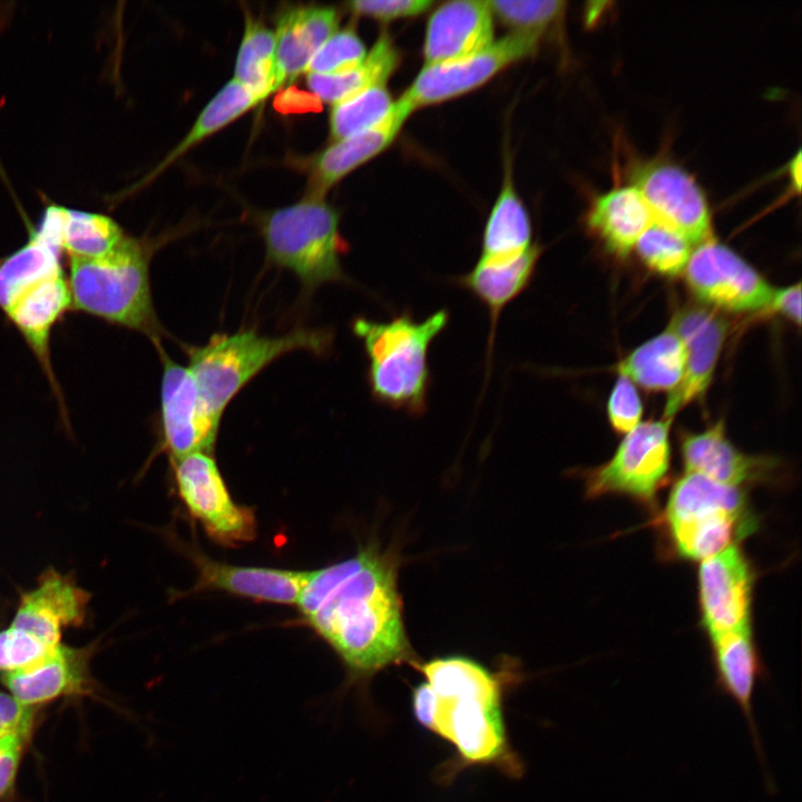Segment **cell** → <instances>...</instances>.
<instances>
[{"instance_id": "obj_1", "label": "cell", "mask_w": 802, "mask_h": 802, "mask_svg": "<svg viewBox=\"0 0 802 802\" xmlns=\"http://www.w3.org/2000/svg\"><path fill=\"white\" fill-rule=\"evenodd\" d=\"M302 623L333 651L349 685L418 663L398 589V559L369 542L349 558L309 570L297 603Z\"/></svg>"}, {"instance_id": "obj_2", "label": "cell", "mask_w": 802, "mask_h": 802, "mask_svg": "<svg viewBox=\"0 0 802 802\" xmlns=\"http://www.w3.org/2000/svg\"><path fill=\"white\" fill-rule=\"evenodd\" d=\"M414 667L424 677L412 689L417 722L456 751L458 766H495L517 775L502 712L503 679L460 655L434 657Z\"/></svg>"}, {"instance_id": "obj_3", "label": "cell", "mask_w": 802, "mask_h": 802, "mask_svg": "<svg viewBox=\"0 0 802 802\" xmlns=\"http://www.w3.org/2000/svg\"><path fill=\"white\" fill-rule=\"evenodd\" d=\"M448 322L446 309L423 320L409 312L388 321L353 320L352 331L366 355V381L376 402L413 417L426 412L431 384L429 350Z\"/></svg>"}, {"instance_id": "obj_4", "label": "cell", "mask_w": 802, "mask_h": 802, "mask_svg": "<svg viewBox=\"0 0 802 802\" xmlns=\"http://www.w3.org/2000/svg\"><path fill=\"white\" fill-rule=\"evenodd\" d=\"M68 258L72 311L137 331L162 346L166 332L154 307L150 254L141 241L125 235L100 257Z\"/></svg>"}, {"instance_id": "obj_5", "label": "cell", "mask_w": 802, "mask_h": 802, "mask_svg": "<svg viewBox=\"0 0 802 802\" xmlns=\"http://www.w3.org/2000/svg\"><path fill=\"white\" fill-rule=\"evenodd\" d=\"M658 520L676 556L692 561L736 545L757 527L742 488L694 472L676 480Z\"/></svg>"}, {"instance_id": "obj_6", "label": "cell", "mask_w": 802, "mask_h": 802, "mask_svg": "<svg viewBox=\"0 0 802 802\" xmlns=\"http://www.w3.org/2000/svg\"><path fill=\"white\" fill-rule=\"evenodd\" d=\"M332 341L330 331L306 327L280 336L253 329L219 333L204 345L187 348V368L209 411L221 420L234 397L273 361L299 350L327 354Z\"/></svg>"}, {"instance_id": "obj_7", "label": "cell", "mask_w": 802, "mask_h": 802, "mask_svg": "<svg viewBox=\"0 0 802 802\" xmlns=\"http://www.w3.org/2000/svg\"><path fill=\"white\" fill-rule=\"evenodd\" d=\"M338 212L324 198L306 197L274 209L260 223L266 257L291 271L305 295L329 283H348Z\"/></svg>"}, {"instance_id": "obj_8", "label": "cell", "mask_w": 802, "mask_h": 802, "mask_svg": "<svg viewBox=\"0 0 802 802\" xmlns=\"http://www.w3.org/2000/svg\"><path fill=\"white\" fill-rule=\"evenodd\" d=\"M671 423L664 418L640 422L626 433L610 460L584 473L586 496L623 495L655 509L669 473Z\"/></svg>"}, {"instance_id": "obj_9", "label": "cell", "mask_w": 802, "mask_h": 802, "mask_svg": "<svg viewBox=\"0 0 802 802\" xmlns=\"http://www.w3.org/2000/svg\"><path fill=\"white\" fill-rule=\"evenodd\" d=\"M172 463L182 503L214 542L232 548L256 538L254 509L234 500L213 453H192Z\"/></svg>"}, {"instance_id": "obj_10", "label": "cell", "mask_w": 802, "mask_h": 802, "mask_svg": "<svg viewBox=\"0 0 802 802\" xmlns=\"http://www.w3.org/2000/svg\"><path fill=\"white\" fill-rule=\"evenodd\" d=\"M540 40L535 35L512 32L469 56L426 65L399 100L413 113L463 95L511 63L532 56Z\"/></svg>"}, {"instance_id": "obj_11", "label": "cell", "mask_w": 802, "mask_h": 802, "mask_svg": "<svg viewBox=\"0 0 802 802\" xmlns=\"http://www.w3.org/2000/svg\"><path fill=\"white\" fill-rule=\"evenodd\" d=\"M684 273L698 300L728 312L766 310L774 290L746 261L715 238L696 245Z\"/></svg>"}, {"instance_id": "obj_12", "label": "cell", "mask_w": 802, "mask_h": 802, "mask_svg": "<svg viewBox=\"0 0 802 802\" xmlns=\"http://www.w3.org/2000/svg\"><path fill=\"white\" fill-rule=\"evenodd\" d=\"M630 180L655 223L678 233L692 245L714 238L707 198L685 169L666 162L645 163L633 169Z\"/></svg>"}, {"instance_id": "obj_13", "label": "cell", "mask_w": 802, "mask_h": 802, "mask_svg": "<svg viewBox=\"0 0 802 802\" xmlns=\"http://www.w3.org/2000/svg\"><path fill=\"white\" fill-rule=\"evenodd\" d=\"M162 447L172 460L197 452L213 453L221 420L206 405L188 370L158 349Z\"/></svg>"}, {"instance_id": "obj_14", "label": "cell", "mask_w": 802, "mask_h": 802, "mask_svg": "<svg viewBox=\"0 0 802 802\" xmlns=\"http://www.w3.org/2000/svg\"><path fill=\"white\" fill-rule=\"evenodd\" d=\"M755 575L736 545L701 561L698 602L707 635L751 628Z\"/></svg>"}, {"instance_id": "obj_15", "label": "cell", "mask_w": 802, "mask_h": 802, "mask_svg": "<svg viewBox=\"0 0 802 802\" xmlns=\"http://www.w3.org/2000/svg\"><path fill=\"white\" fill-rule=\"evenodd\" d=\"M90 598L71 574L48 568L36 586L21 595L10 626L57 647L66 628L85 624Z\"/></svg>"}, {"instance_id": "obj_16", "label": "cell", "mask_w": 802, "mask_h": 802, "mask_svg": "<svg viewBox=\"0 0 802 802\" xmlns=\"http://www.w3.org/2000/svg\"><path fill=\"white\" fill-rule=\"evenodd\" d=\"M669 326L681 338L685 350L682 381L669 392L662 417L673 420L679 410L703 395L710 385L728 324L713 309L687 306L674 314Z\"/></svg>"}, {"instance_id": "obj_17", "label": "cell", "mask_w": 802, "mask_h": 802, "mask_svg": "<svg viewBox=\"0 0 802 802\" xmlns=\"http://www.w3.org/2000/svg\"><path fill=\"white\" fill-rule=\"evenodd\" d=\"M681 456L685 472L736 488L782 480L777 459L739 450L728 440L722 420L704 431L685 434L681 441Z\"/></svg>"}, {"instance_id": "obj_18", "label": "cell", "mask_w": 802, "mask_h": 802, "mask_svg": "<svg viewBox=\"0 0 802 802\" xmlns=\"http://www.w3.org/2000/svg\"><path fill=\"white\" fill-rule=\"evenodd\" d=\"M187 552L196 569V580L186 595L215 590L261 603L296 605L309 571L233 565L196 549L187 548Z\"/></svg>"}, {"instance_id": "obj_19", "label": "cell", "mask_w": 802, "mask_h": 802, "mask_svg": "<svg viewBox=\"0 0 802 802\" xmlns=\"http://www.w3.org/2000/svg\"><path fill=\"white\" fill-rule=\"evenodd\" d=\"M96 643L85 647L59 644L43 661L26 669L2 674L10 695L27 707L62 696L87 695L94 689L90 661Z\"/></svg>"}, {"instance_id": "obj_20", "label": "cell", "mask_w": 802, "mask_h": 802, "mask_svg": "<svg viewBox=\"0 0 802 802\" xmlns=\"http://www.w3.org/2000/svg\"><path fill=\"white\" fill-rule=\"evenodd\" d=\"M711 653L716 686L741 711L760 762L764 752L754 716L753 698L764 667L751 628L711 635Z\"/></svg>"}, {"instance_id": "obj_21", "label": "cell", "mask_w": 802, "mask_h": 802, "mask_svg": "<svg viewBox=\"0 0 802 802\" xmlns=\"http://www.w3.org/2000/svg\"><path fill=\"white\" fill-rule=\"evenodd\" d=\"M493 41V14L488 1L442 3L428 21L423 47L426 65L469 56Z\"/></svg>"}, {"instance_id": "obj_22", "label": "cell", "mask_w": 802, "mask_h": 802, "mask_svg": "<svg viewBox=\"0 0 802 802\" xmlns=\"http://www.w3.org/2000/svg\"><path fill=\"white\" fill-rule=\"evenodd\" d=\"M71 311V294L65 272L45 278L26 291L4 313L33 352L56 395L59 387L50 360V339L56 324Z\"/></svg>"}, {"instance_id": "obj_23", "label": "cell", "mask_w": 802, "mask_h": 802, "mask_svg": "<svg viewBox=\"0 0 802 802\" xmlns=\"http://www.w3.org/2000/svg\"><path fill=\"white\" fill-rule=\"evenodd\" d=\"M540 253V247L534 244L510 257H479L468 273L456 278L457 285L470 292L489 313L488 359L493 350L500 314L531 282Z\"/></svg>"}, {"instance_id": "obj_24", "label": "cell", "mask_w": 802, "mask_h": 802, "mask_svg": "<svg viewBox=\"0 0 802 802\" xmlns=\"http://www.w3.org/2000/svg\"><path fill=\"white\" fill-rule=\"evenodd\" d=\"M412 113L400 100L379 126L336 140L313 160L306 197L323 198L339 180L388 148Z\"/></svg>"}, {"instance_id": "obj_25", "label": "cell", "mask_w": 802, "mask_h": 802, "mask_svg": "<svg viewBox=\"0 0 802 802\" xmlns=\"http://www.w3.org/2000/svg\"><path fill=\"white\" fill-rule=\"evenodd\" d=\"M338 27L339 12L331 7H294L278 16L274 32L278 88L305 72L313 55Z\"/></svg>"}, {"instance_id": "obj_26", "label": "cell", "mask_w": 802, "mask_h": 802, "mask_svg": "<svg viewBox=\"0 0 802 802\" xmlns=\"http://www.w3.org/2000/svg\"><path fill=\"white\" fill-rule=\"evenodd\" d=\"M651 212L632 184L617 186L597 196L586 218L588 228L617 256H627L647 227Z\"/></svg>"}, {"instance_id": "obj_27", "label": "cell", "mask_w": 802, "mask_h": 802, "mask_svg": "<svg viewBox=\"0 0 802 802\" xmlns=\"http://www.w3.org/2000/svg\"><path fill=\"white\" fill-rule=\"evenodd\" d=\"M685 350L681 338L668 326L623 359L619 375L652 391H673L682 381Z\"/></svg>"}, {"instance_id": "obj_28", "label": "cell", "mask_w": 802, "mask_h": 802, "mask_svg": "<svg viewBox=\"0 0 802 802\" xmlns=\"http://www.w3.org/2000/svg\"><path fill=\"white\" fill-rule=\"evenodd\" d=\"M399 62L398 49L382 32L359 65L333 75L307 74L306 84L315 97L334 105L372 86L385 85Z\"/></svg>"}, {"instance_id": "obj_29", "label": "cell", "mask_w": 802, "mask_h": 802, "mask_svg": "<svg viewBox=\"0 0 802 802\" xmlns=\"http://www.w3.org/2000/svg\"><path fill=\"white\" fill-rule=\"evenodd\" d=\"M60 253L33 231L23 246L0 258V309L3 313L30 287L63 272Z\"/></svg>"}, {"instance_id": "obj_30", "label": "cell", "mask_w": 802, "mask_h": 802, "mask_svg": "<svg viewBox=\"0 0 802 802\" xmlns=\"http://www.w3.org/2000/svg\"><path fill=\"white\" fill-rule=\"evenodd\" d=\"M532 245L529 216L507 174L483 231L480 257H510Z\"/></svg>"}, {"instance_id": "obj_31", "label": "cell", "mask_w": 802, "mask_h": 802, "mask_svg": "<svg viewBox=\"0 0 802 802\" xmlns=\"http://www.w3.org/2000/svg\"><path fill=\"white\" fill-rule=\"evenodd\" d=\"M263 100L262 96L231 79L207 102L185 137L153 170L150 177L158 175L195 145L221 130Z\"/></svg>"}, {"instance_id": "obj_32", "label": "cell", "mask_w": 802, "mask_h": 802, "mask_svg": "<svg viewBox=\"0 0 802 802\" xmlns=\"http://www.w3.org/2000/svg\"><path fill=\"white\" fill-rule=\"evenodd\" d=\"M233 79L264 99L278 89L274 32L250 16L245 19Z\"/></svg>"}, {"instance_id": "obj_33", "label": "cell", "mask_w": 802, "mask_h": 802, "mask_svg": "<svg viewBox=\"0 0 802 802\" xmlns=\"http://www.w3.org/2000/svg\"><path fill=\"white\" fill-rule=\"evenodd\" d=\"M124 237L111 217L63 207L60 244L68 257H100Z\"/></svg>"}, {"instance_id": "obj_34", "label": "cell", "mask_w": 802, "mask_h": 802, "mask_svg": "<svg viewBox=\"0 0 802 802\" xmlns=\"http://www.w3.org/2000/svg\"><path fill=\"white\" fill-rule=\"evenodd\" d=\"M394 107L385 85L366 88L332 105L331 138L336 141L381 125Z\"/></svg>"}, {"instance_id": "obj_35", "label": "cell", "mask_w": 802, "mask_h": 802, "mask_svg": "<svg viewBox=\"0 0 802 802\" xmlns=\"http://www.w3.org/2000/svg\"><path fill=\"white\" fill-rule=\"evenodd\" d=\"M634 250L642 262L665 276L684 273L692 244L678 233L653 222L637 239Z\"/></svg>"}, {"instance_id": "obj_36", "label": "cell", "mask_w": 802, "mask_h": 802, "mask_svg": "<svg viewBox=\"0 0 802 802\" xmlns=\"http://www.w3.org/2000/svg\"><path fill=\"white\" fill-rule=\"evenodd\" d=\"M493 16L511 27L542 38L546 31L561 19L566 2L559 0H495L488 1Z\"/></svg>"}, {"instance_id": "obj_37", "label": "cell", "mask_w": 802, "mask_h": 802, "mask_svg": "<svg viewBox=\"0 0 802 802\" xmlns=\"http://www.w3.org/2000/svg\"><path fill=\"white\" fill-rule=\"evenodd\" d=\"M366 53L364 43L353 28L336 30L313 55L305 72L339 74L359 65Z\"/></svg>"}, {"instance_id": "obj_38", "label": "cell", "mask_w": 802, "mask_h": 802, "mask_svg": "<svg viewBox=\"0 0 802 802\" xmlns=\"http://www.w3.org/2000/svg\"><path fill=\"white\" fill-rule=\"evenodd\" d=\"M56 648L10 626L0 630V671L7 674L26 669L43 661Z\"/></svg>"}, {"instance_id": "obj_39", "label": "cell", "mask_w": 802, "mask_h": 802, "mask_svg": "<svg viewBox=\"0 0 802 802\" xmlns=\"http://www.w3.org/2000/svg\"><path fill=\"white\" fill-rule=\"evenodd\" d=\"M607 413L613 428L628 433L640 423L643 405L634 383L619 375L608 399Z\"/></svg>"}, {"instance_id": "obj_40", "label": "cell", "mask_w": 802, "mask_h": 802, "mask_svg": "<svg viewBox=\"0 0 802 802\" xmlns=\"http://www.w3.org/2000/svg\"><path fill=\"white\" fill-rule=\"evenodd\" d=\"M434 4L432 0H354L348 7L358 16L388 22L422 14Z\"/></svg>"}, {"instance_id": "obj_41", "label": "cell", "mask_w": 802, "mask_h": 802, "mask_svg": "<svg viewBox=\"0 0 802 802\" xmlns=\"http://www.w3.org/2000/svg\"><path fill=\"white\" fill-rule=\"evenodd\" d=\"M33 728H23L0 736V800L14 785L23 750Z\"/></svg>"}, {"instance_id": "obj_42", "label": "cell", "mask_w": 802, "mask_h": 802, "mask_svg": "<svg viewBox=\"0 0 802 802\" xmlns=\"http://www.w3.org/2000/svg\"><path fill=\"white\" fill-rule=\"evenodd\" d=\"M35 707H27L10 694L0 692V736L8 733L33 728Z\"/></svg>"}, {"instance_id": "obj_43", "label": "cell", "mask_w": 802, "mask_h": 802, "mask_svg": "<svg viewBox=\"0 0 802 802\" xmlns=\"http://www.w3.org/2000/svg\"><path fill=\"white\" fill-rule=\"evenodd\" d=\"M767 310L780 313L789 320L801 322V285L796 283L782 288H774Z\"/></svg>"}, {"instance_id": "obj_44", "label": "cell", "mask_w": 802, "mask_h": 802, "mask_svg": "<svg viewBox=\"0 0 802 802\" xmlns=\"http://www.w3.org/2000/svg\"><path fill=\"white\" fill-rule=\"evenodd\" d=\"M788 170H789V176H790L792 186L794 187V189L798 193H800V190H801V151L800 150L791 159Z\"/></svg>"}]
</instances>
